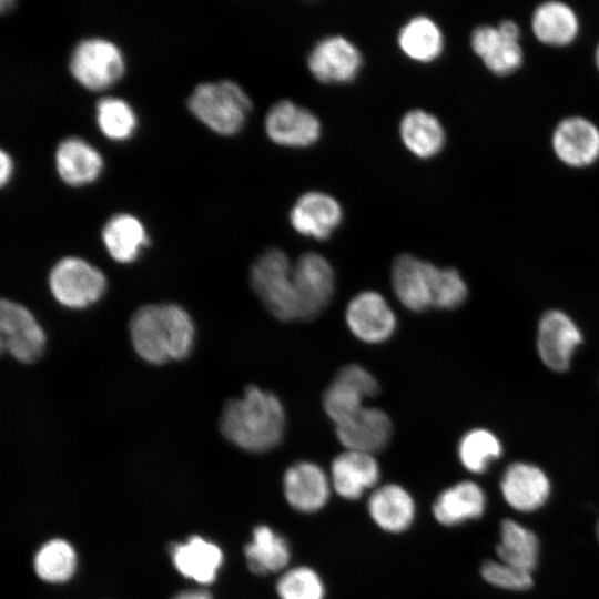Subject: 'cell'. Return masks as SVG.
Listing matches in <instances>:
<instances>
[{"label": "cell", "instance_id": "5", "mask_svg": "<svg viewBox=\"0 0 599 599\" xmlns=\"http://www.w3.org/2000/svg\"><path fill=\"white\" fill-rule=\"evenodd\" d=\"M104 274L85 260L65 256L49 273L50 291L61 305L85 308L98 302L106 290Z\"/></svg>", "mask_w": 599, "mask_h": 599}, {"label": "cell", "instance_id": "29", "mask_svg": "<svg viewBox=\"0 0 599 599\" xmlns=\"http://www.w3.org/2000/svg\"><path fill=\"white\" fill-rule=\"evenodd\" d=\"M398 45L410 59L432 62L444 51L445 37L437 22L430 17L418 14L402 26Z\"/></svg>", "mask_w": 599, "mask_h": 599}, {"label": "cell", "instance_id": "34", "mask_svg": "<svg viewBox=\"0 0 599 599\" xmlns=\"http://www.w3.org/2000/svg\"><path fill=\"white\" fill-rule=\"evenodd\" d=\"M276 593L280 599H324L325 586L313 568L300 566L278 578Z\"/></svg>", "mask_w": 599, "mask_h": 599}, {"label": "cell", "instance_id": "14", "mask_svg": "<svg viewBox=\"0 0 599 599\" xmlns=\"http://www.w3.org/2000/svg\"><path fill=\"white\" fill-rule=\"evenodd\" d=\"M346 323L361 341L378 344L388 339L396 328V316L377 292L364 291L355 295L346 308Z\"/></svg>", "mask_w": 599, "mask_h": 599}, {"label": "cell", "instance_id": "12", "mask_svg": "<svg viewBox=\"0 0 599 599\" xmlns=\"http://www.w3.org/2000/svg\"><path fill=\"white\" fill-rule=\"evenodd\" d=\"M363 63L358 48L347 38L333 34L321 39L308 53L307 65L319 81L339 83L353 80Z\"/></svg>", "mask_w": 599, "mask_h": 599}, {"label": "cell", "instance_id": "21", "mask_svg": "<svg viewBox=\"0 0 599 599\" xmlns=\"http://www.w3.org/2000/svg\"><path fill=\"white\" fill-rule=\"evenodd\" d=\"M367 510L382 530L400 534L413 525L416 504L407 489L397 484H387L374 489L368 498Z\"/></svg>", "mask_w": 599, "mask_h": 599}, {"label": "cell", "instance_id": "36", "mask_svg": "<svg viewBox=\"0 0 599 599\" xmlns=\"http://www.w3.org/2000/svg\"><path fill=\"white\" fill-rule=\"evenodd\" d=\"M480 575L489 585L505 590L525 591L534 585L531 572L501 560H486L480 567Z\"/></svg>", "mask_w": 599, "mask_h": 599}, {"label": "cell", "instance_id": "19", "mask_svg": "<svg viewBox=\"0 0 599 599\" xmlns=\"http://www.w3.org/2000/svg\"><path fill=\"white\" fill-rule=\"evenodd\" d=\"M500 490L506 502L514 509L530 512L545 505L550 495V481L539 467L527 463H514L505 470Z\"/></svg>", "mask_w": 599, "mask_h": 599}, {"label": "cell", "instance_id": "7", "mask_svg": "<svg viewBox=\"0 0 599 599\" xmlns=\"http://www.w3.org/2000/svg\"><path fill=\"white\" fill-rule=\"evenodd\" d=\"M293 281L298 319L315 318L326 308L334 294L335 277L331 264L318 253H304L293 265Z\"/></svg>", "mask_w": 599, "mask_h": 599}, {"label": "cell", "instance_id": "24", "mask_svg": "<svg viewBox=\"0 0 599 599\" xmlns=\"http://www.w3.org/2000/svg\"><path fill=\"white\" fill-rule=\"evenodd\" d=\"M171 556L181 575L203 585L215 580L224 559L217 545L199 536L174 545Z\"/></svg>", "mask_w": 599, "mask_h": 599}, {"label": "cell", "instance_id": "4", "mask_svg": "<svg viewBox=\"0 0 599 599\" xmlns=\"http://www.w3.org/2000/svg\"><path fill=\"white\" fill-rule=\"evenodd\" d=\"M251 286L268 312L281 321L298 319L293 265L280 248L263 252L253 263Z\"/></svg>", "mask_w": 599, "mask_h": 599}, {"label": "cell", "instance_id": "1", "mask_svg": "<svg viewBox=\"0 0 599 599\" xmlns=\"http://www.w3.org/2000/svg\"><path fill=\"white\" fill-rule=\"evenodd\" d=\"M129 333L135 353L143 361L163 365L190 355L195 327L186 309L177 304H145L131 316Z\"/></svg>", "mask_w": 599, "mask_h": 599}, {"label": "cell", "instance_id": "35", "mask_svg": "<svg viewBox=\"0 0 599 599\" xmlns=\"http://www.w3.org/2000/svg\"><path fill=\"white\" fill-rule=\"evenodd\" d=\"M466 296V283L456 270L435 266L433 274V307L453 309L460 306Z\"/></svg>", "mask_w": 599, "mask_h": 599}, {"label": "cell", "instance_id": "6", "mask_svg": "<svg viewBox=\"0 0 599 599\" xmlns=\"http://www.w3.org/2000/svg\"><path fill=\"white\" fill-rule=\"evenodd\" d=\"M69 68L82 85L100 90L121 78L124 72V59L113 42L103 38H88L73 48Z\"/></svg>", "mask_w": 599, "mask_h": 599}, {"label": "cell", "instance_id": "39", "mask_svg": "<svg viewBox=\"0 0 599 599\" xmlns=\"http://www.w3.org/2000/svg\"><path fill=\"white\" fill-rule=\"evenodd\" d=\"M497 28L504 38L508 40H512V41H519L520 28L515 21L509 20V19L502 20L497 26Z\"/></svg>", "mask_w": 599, "mask_h": 599}, {"label": "cell", "instance_id": "15", "mask_svg": "<svg viewBox=\"0 0 599 599\" xmlns=\"http://www.w3.org/2000/svg\"><path fill=\"white\" fill-rule=\"evenodd\" d=\"M335 433L346 450L374 455L389 444L393 425L384 410L363 406L348 418L335 424Z\"/></svg>", "mask_w": 599, "mask_h": 599}, {"label": "cell", "instance_id": "33", "mask_svg": "<svg viewBox=\"0 0 599 599\" xmlns=\"http://www.w3.org/2000/svg\"><path fill=\"white\" fill-rule=\"evenodd\" d=\"M97 122L104 135L113 140L130 136L136 119L131 105L118 97H103L97 102Z\"/></svg>", "mask_w": 599, "mask_h": 599}, {"label": "cell", "instance_id": "13", "mask_svg": "<svg viewBox=\"0 0 599 599\" xmlns=\"http://www.w3.org/2000/svg\"><path fill=\"white\" fill-rule=\"evenodd\" d=\"M582 335L575 322L562 311L551 309L540 318L537 349L544 364L555 370L565 372Z\"/></svg>", "mask_w": 599, "mask_h": 599}, {"label": "cell", "instance_id": "28", "mask_svg": "<svg viewBox=\"0 0 599 599\" xmlns=\"http://www.w3.org/2000/svg\"><path fill=\"white\" fill-rule=\"evenodd\" d=\"M102 241L110 256L119 263L135 261L149 243L141 221L129 213L112 215L102 227Z\"/></svg>", "mask_w": 599, "mask_h": 599}, {"label": "cell", "instance_id": "20", "mask_svg": "<svg viewBox=\"0 0 599 599\" xmlns=\"http://www.w3.org/2000/svg\"><path fill=\"white\" fill-rule=\"evenodd\" d=\"M379 476V465L374 455L345 450L333 459L329 479L332 488L338 496L355 500L375 487Z\"/></svg>", "mask_w": 599, "mask_h": 599}, {"label": "cell", "instance_id": "18", "mask_svg": "<svg viewBox=\"0 0 599 599\" xmlns=\"http://www.w3.org/2000/svg\"><path fill=\"white\" fill-rule=\"evenodd\" d=\"M342 219L343 210L339 202L322 191L301 194L290 211L293 229L302 235L317 240L327 238Z\"/></svg>", "mask_w": 599, "mask_h": 599}, {"label": "cell", "instance_id": "9", "mask_svg": "<svg viewBox=\"0 0 599 599\" xmlns=\"http://www.w3.org/2000/svg\"><path fill=\"white\" fill-rule=\"evenodd\" d=\"M550 144L566 166L585 169L599 160V128L586 116L568 115L552 130Z\"/></svg>", "mask_w": 599, "mask_h": 599}, {"label": "cell", "instance_id": "16", "mask_svg": "<svg viewBox=\"0 0 599 599\" xmlns=\"http://www.w3.org/2000/svg\"><path fill=\"white\" fill-rule=\"evenodd\" d=\"M332 489L329 476L312 461H297L283 476L284 497L298 512L313 514L321 510L327 504Z\"/></svg>", "mask_w": 599, "mask_h": 599}, {"label": "cell", "instance_id": "31", "mask_svg": "<svg viewBox=\"0 0 599 599\" xmlns=\"http://www.w3.org/2000/svg\"><path fill=\"white\" fill-rule=\"evenodd\" d=\"M502 454L499 439L489 430L476 428L466 433L458 445L461 465L475 474L484 473Z\"/></svg>", "mask_w": 599, "mask_h": 599}, {"label": "cell", "instance_id": "25", "mask_svg": "<svg viewBox=\"0 0 599 599\" xmlns=\"http://www.w3.org/2000/svg\"><path fill=\"white\" fill-rule=\"evenodd\" d=\"M54 159L60 177L70 185L93 181L103 164L98 150L77 136L63 139L55 149Z\"/></svg>", "mask_w": 599, "mask_h": 599}, {"label": "cell", "instance_id": "3", "mask_svg": "<svg viewBox=\"0 0 599 599\" xmlns=\"http://www.w3.org/2000/svg\"><path fill=\"white\" fill-rule=\"evenodd\" d=\"M187 106L211 130L233 134L244 124L252 102L240 84L224 79L197 84L189 95Z\"/></svg>", "mask_w": 599, "mask_h": 599}, {"label": "cell", "instance_id": "43", "mask_svg": "<svg viewBox=\"0 0 599 599\" xmlns=\"http://www.w3.org/2000/svg\"><path fill=\"white\" fill-rule=\"evenodd\" d=\"M597 537H598V541H599V521H598V525H597Z\"/></svg>", "mask_w": 599, "mask_h": 599}, {"label": "cell", "instance_id": "30", "mask_svg": "<svg viewBox=\"0 0 599 599\" xmlns=\"http://www.w3.org/2000/svg\"><path fill=\"white\" fill-rule=\"evenodd\" d=\"M496 552L502 562L532 572L539 559V540L532 530L515 520L504 519Z\"/></svg>", "mask_w": 599, "mask_h": 599}, {"label": "cell", "instance_id": "8", "mask_svg": "<svg viewBox=\"0 0 599 599\" xmlns=\"http://www.w3.org/2000/svg\"><path fill=\"white\" fill-rule=\"evenodd\" d=\"M0 346L18 362H35L45 347V334L33 314L23 305L2 298L0 303Z\"/></svg>", "mask_w": 599, "mask_h": 599}, {"label": "cell", "instance_id": "11", "mask_svg": "<svg viewBox=\"0 0 599 599\" xmlns=\"http://www.w3.org/2000/svg\"><path fill=\"white\" fill-rule=\"evenodd\" d=\"M264 124L273 142L297 148L316 142L322 128L316 114L287 99L275 102L268 109Z\"/></svg>", "mask_w": 599, "mask_h": 599}, {"label": "cell", "instance_id": "22", "mask_svg": "<svg viewBox=\"0 0 599 599\" xmlns=\"http://www.w3.org/2000/svg\"><path fill=\"white\" fill-rule=\"evenodd\" d=\"M535 38L545 45L562 48L576 41L580 31L577 12L568 3L549 0L538 4L531 14Z\"/></svg>", "mask_w": 599, "mask_h": 599}, {"label": "cell", "instance_id": "40", "mask_svg": "<svg viewBox=\"0 0 599 599\" xmlns=\"http://www.w3.org/2000/svg\"><path fill=\"white\" fill-rule=\"evenodd\" d=\"M12 172V161L10 155L4 151H0V182L4 185L10 179Z\"/></svg>", "mask_w": 599, "mask_h": 599}, {"label": "cell", "instance_id": "2", "mask_svg": "<svg viewBox=\"0 0 599 599\" xmlns=\"http://www.w3.org/2000/svg\"><path fill=\"white\" fill-rule=\"evenodd\" d=\"M220 429L229 441L244 450H271L284 435V407L273 393L250 385L241 397L224 404Z\"/></svg>", "mask_w": 599, "mask_h": 599}, {"label": "cell", "instance_id": "42", "mask_svg": "<svg viewBox=\"0 0 599 599\" xmlns=\"http://www.w3.org/2000/svg\"><path fill=\"white\" fill-rule=\"evenodd\" d=\"M595 64H596V68L599 72V41L596 45V49H595Z\"/></svg>", "mask_w": 599, "mask_h": 599}, {"label": "cell", "instance_id": "37", "mask_svg": "<svg viewBox=\"0 0 599 599\" xmlns=\"http://www.w3.org/2000/svg\"><path fill=\"white\" fill-rule=\"evenodd\" d=\"M481 61L490 73L507 77L521 68L524 50L519 41L508 40L501 35L499 43Z\"/></svg>", "mask_w": 599, "mask_h": 599}, {"label": "cell", "instance_id": "41", "mask_svg": "<svg viewBox=\"0 0 599 599\" xmlns=\"http://www.w3.org/2000/svg\"><path fill=\"white\" fill-rule=\"evenodd\" d=\"M174 599H212V597L205 591H184Z\"/></svg>", "mask_w": 599, "mask_h": 599}, {"label": "cell", "instance_id": "10", "mask_svg": "<svg viewBox=\"0 0 599 599\" xmlns=\"http://www.w3.org/2000/svg\"><path fill=\"white\" fill-rule=\"evenodd\" d=\"M379 386L375 377L358 364L339 368L323 395L327 416L338 424L363 407L366 397L375 396Z\"/></svg>", "mask_w": 599, "mask_h": 599}, {"label": "cell", "instance_id": "27", "mask_svg": "<svg viewBox=\"0 0 599 599\" xmlns=\"http://www.w3.org/2000/svg\"><path fill=\"white\" fill-rule=\"evenodd\" d=\"M248 569L258 576L283 570L291 559V547L283 535L267 525H258L244 548Z\"/></svg>", "mask_w": 599, "mask_h": 599}, {"label": "cell", "instance_id": "38", "mask_svg": "<svg viewBox=\"0 0 599 599\" xmlns=\"http://www.w3.org/2000/svg\"><path fill=\"white\" fill-rule=\"evenodd\" d=\"M500 40L501 35L497 27L481 24L476 27L471 32L470 48L478 58L483 59Z\"/></svg>", "mask_w": 599, "mask_h": 599}, {"label": "cell", "instance_id": "17", "mask_svg": "<svg viewBox=\"0 0 599 599\" xmlns=\"http://www.w3.org/2000/svg\"><path fill=\"white\" fill-rule=\"evenodd\" d=\"M435 265L410 254L398 255L392 265V283L399 302L413 312L433 307Z\"/></svg>", "mask_w": 599, "mask_h": 599}, {"label": "cell", "instance_id": "23", "mask_svg": "<svg viewBox=\"0 0 599 599\" xmlns=\"http://www.w3.org/2000/svg\"><path fill=\"white\" fill-rule=\"evenodd\" d=\"M486 496L476 483L465 480L443 490L433 504L434 518L443 526H457L480 518Z\"/></svg>", "mask_w": 599, "mask_h": 599}, {"label": "cell", "instance_id": "32", "mask_svg": "<svg viewBox=\"0 0 599 599\" xmlns=\"http://www.w3.org/2000/svg\"><path fill=\"white\" fill-rule=\"evenodd\" d=\"M77 566V556L72 546L62 539L45 542L37 552L34 569L37 575L48 582L69 580Z\"/></svg>", "mask_w": 599, "mask_h": 599}, {"label": "cell", "instance_id": "26", "mask_svg": "<svg viewBox=\"0 0 599 599\" xmlns=\"http://www.w3.org/2000/svg\"><path fill=\"white\" fill-rule=\"evenodd\" d=\"M399 133L405 146L422 159L435 156L446 142L441 122L436 115L423 109H412L403 115Z\"/></svg>", "mask_w": 599, "mask_h": 599}]
</instances>
